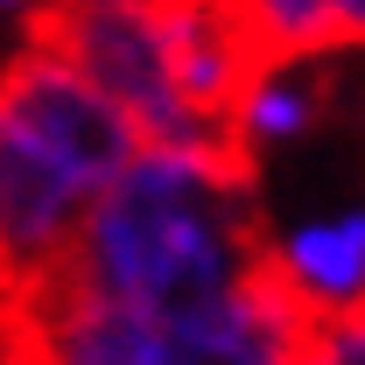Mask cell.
Returning <instances> with one entry per match:
<instances>
[{
	"label": "cell",
	"instance_id": "5",
	"mask_svg": "<svg viewBox=\"0 0 365 365\" xmlns=\"http://www.w3.org/2000/svg\"><path fill=\"white\" fill-rule=\"evenodd\" d=\"M260 274L302 317L365 309V190H323L302 204L260 197Z\"/></svg>",
	"mask_w": 365,
	"mask_h": 365
},
{
	"label": "cell",
	"instance_id": "7",
	"mask_svg": "<svg viewBox=\"0 0 365 365\" xmlns=\"http://www.w3.org/2000/svg\"><path fill=\"white\" fill-rule=\"evenodd\" d=\"M253 56H365V0H225Z\"/></svg>",
	"mask_w": 365,
	"mask_h": 365
},
{
	"label": "cell",
	"instance_id": "2",
	"mask_svg": "<svg viewBox=\"0 0 365 365\" xmlns=\"http://www.w3.org/2000/svg\"><path fill=\"white\" fill-rule=\"evenodd\" d=\"M140 134L43 36L0 63V295H29L63 267L91 197L120 176Z\"/></svg>",
	"mask_w": 365,
	"mask_h": 365
},
{
	"label": "cell",
	"instance_id": "8",
	"mask_svg": "<svg viewBox=\"0 0 365 365\" xmlns=\"http://www.w3.org/2000/svg\"><path fill=\"white\" fill-rule=\"evenodd\" d=\"M281 365H365V309H344V317H309L295 351Z\"/></svg>",
	"mask_w": 365,
	"mask_h": 365
},
{
	"label": "cell",
	"instance_id": "3",
	"mask_svg": "<svg viewBox=\"0 0 365 365\" xmlns=\"http://www.w3.org/2000/svg\"><path fill=\"white\" fill-rule=\"evenodd\" d=\"M302 323L267 274L182 309L113 302L49 274L29 295H7V365H281Z\"/></svg>",
	"mask_w": 365,
	"mask_h": 365
},
{
	"label": "cell",
	"instance_id": "9",
	"mask_svg": "<svg viewBox=\"0 0 365 365\" xmlns=\"http://www.w3.org/2000/svg\"><path fill=\"white\" fill-rule=\"evenodd\" d=\"M49 7H56V0H0V36L29 43V36H36V29L49 21Z\"/></svg>",
	"mask_w": 365,
	"mask_h": 365
},
{
	"label": "cell",
	"instance_id": "1",
	"mask_svg": "<svg viewBox=\"0 0 365 365\" xmlns=\"http://www.w3.org/2000/svg\"><path fill=\"white\" fill-rule=\"evenodd\" d=\"M56 274L148 309L211 302L260 274V176L232 140H140L91 197Z\"/></svg>",
	"mask_w": 365,
	"mask_h": 365
},
{
	"label": "cell",
	"instance_id": "4",
	"mask_svg": "<svg viewBox=\"0 0 365 365\" xmlns=\"http://www.w3.org/2000/svg\"><path fill=\"white\" fill-rule=\"evenodd\" d=\"M36 36L71 71H85L140 140H225L182 98L169 0H56Z\"/></svg>",
	"mask_w": 365,
	"mask_h": 365
},
{
	"label": "cell",
	"instance_id": "6",
	"mask_svg": "<svg viewBox=\"0 0 365 365\" xmlns=\"http://www.w3.org/2000/svg\"><path fill=\"white\" fill-rule=\"evenodd\" d=\"M337 127V63L309 56H253L225 106V140L246 169L309 155Z\"/></svg>",
	"mask_w": 365,
	"mask_h": 365
}]
</instances>
